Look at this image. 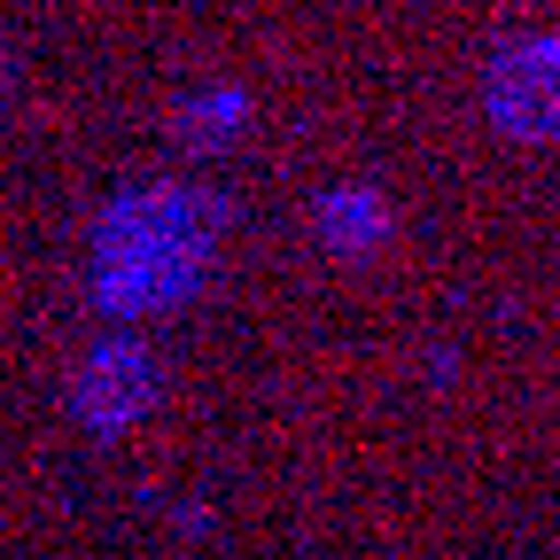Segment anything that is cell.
I'll use <instances>...</instances> for the list:
<instances>
[{
	"label": "cell",
	"instance_id": "3957f363",
	"mask_svg": "<svg viewBox=\"0 0 560 560\" xmlns=\"http://www.w3.org/2000/svg\"><path fill=\"white\" fill-rule=\"evenodd\" d=\"M319 226H327V242H335V249L366 257V249L382 242V202H374V195H335V202L319 210Z\"/></svg>",
	"mask_w": 560,
	"mask_h": 560
},
{
	"label": "cell",
	"instance_id": "7a4b0ae2",
	"mask_svg": "<svg viewBox=\"0 0 560 560\" xmlns=\"http://www.w3.org/2000/svg\"><path fill=\"white\" fill-rule=\"evenodd\" d=\"M156 397H164V366H156V350L132 342V335L94 342L79 359V374H70V412H79V429H94V436L140 429V420L156 412Z\"/></svg>",
	"mask_w": 560,
	"mask_h": 560
},
{
	"label": "cell",
	"instance_id": "6da1fadb",
	"mask_svg": "<svg viewBox=\"0 0 560 560\" xmlns=\"http://www.w3.org/2000/svg\"><path fill=\"white\" fill-rule=\"evenodd\" d=\"M210 265V210L195 195H140L125 202L102 234V272L94 289L117 319L172 312Z\"/></svg>",
	"mask_w": 560,
	"mask_h": 560
}]
</instances>
